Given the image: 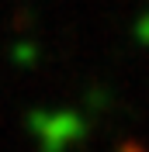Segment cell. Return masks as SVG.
<instances>
[{
    "instance_id": "1",
    "label": "cell",
    "mask_w": 149,
    "mask_h": 152,
    "mask_svg": "<svg viewBox=\"0 0 149 152\" xmlns=\"http://www.w3.org/2000/svg\"><path fill=\"white\" fill-rule=\"evenodd\" d=\"M139 35L146 38V42H149V18H146V21H142V24H139Z\"/></svg>"
}]
</instances>
